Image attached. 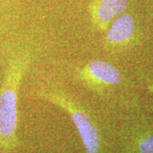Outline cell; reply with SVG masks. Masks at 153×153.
Segmentation results:
<instances>
[{"label": "cell", "mask_w": 153, "mask_h": 153, "mask_svg": "<svg viewBox=\"0 0 153 153\" xmlns=\"http://www.w3.org/2000/svg\"><path fill=\"white\" fill-rule=\"evenodd\" d=\"M31 60V52L25 49L14 51L8 60L0 88V150L3 152H10L18 144V94Z\"/></svg>", "instance_id": "1"}, {"label": "cell", "mask_w": 153, "mask_h": 153, "mask_svg": "<svg viewBox=\"0 0 153 153\" xmlns=\"http://www.w3.org/2000/svg\"><path fill=\"white\" fill-rule=\"evenodd\" d=\"M37 95L64 110L76 126L87 153H99L100 138L90 114L82 103L63 88L55 84L43 85L37 90Z\"/></svg>", "instance_id": "2"}, {"label": "cell", "mask_w": 153, "mask_h": 153, "mask_svg": "<svg viewBox=\"0 0 153 153\" xmlns=\"http://www.w3.org/2000/svg\"><path fill=\"white\" fill-rule=\"evenodd\" d=\"M74 76L88 90L104 96L110 88L118 86L123 76L118 68L108 61L93 60L85 65L76 67Z\"/></svg>", "instance_id": "3"}, {"label": "cell", "mask_w": 153, "mask_h": 153, "mask_svg": "<svg viewBox=\"0 0 153 153\" xmlns=\"http://www.w3.org/2000/svg\"><path fill=\"white\" fill-rule=\"evenodd\" d=\"M137 27L134 16L123 13L111 23L105 32L103 46L111 53L119 52L136 42Z\"/></svg>", "instance_id": "4"}, {"label": "cell", "mask_w": 153, "mask_h": 153, "mask_svg": "<svg viewBox=\"0 0 153 153\" xmlns=\"http://www.w3.org/2000/svg\"><path fill=\"white\" fill-rule=\"evenodd\" d=\"M128 0H92L88 13L94 27L105 33L111 23L128 9Z\"/></svg>", "instance_id": "5"}, {"label": "cell", "mask_w": 153, "mask_h": 153, "mask_svg": "<svg viewBox=\"0 0 153 153\" xmlns=\"http://www.w3.org/2000/svg\"><path fill=\"white\" fill-rule=\"evenodd\" d=\"M138 153H153V134H149L139 138L135 142Z\"/></svg>", "instance_id": "6"}, {"label": "cell", "mask_w": 153, "mask_h": 153, "mask_svg": "<svg viewBox=\"0 0 153 153\" xmlns=\"http://www.w3.org/2000/svg\"><path fill=\"white\" fill-rule=\"evenodd\" d=\"M146 86L147 88L148 91L153 94V78L146 77Z\"/></svg>", "instance_id": "7"}]
</instances>
